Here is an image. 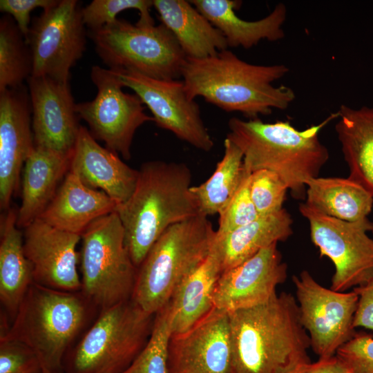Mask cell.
I'll return each mask as SVG.
<instances>
[{
  "label": "cell",
  "mask_w": 373,
  "mask_h": 373,
  "mask_svg": "<svg viewBox=\"0 0 373 373\" xmlns=\"http://www.w3.org/2000/svg\"><path fill=\"white\" fill-rule=\"evenodd\" d=\"M228 314L232 373H296L311 363L309 338L291 294Z\"/></svg>",
  "instance_id": "obj_1"
},
{
  "label": "cell",
  "mask_w": 373,
  "mask_h": 373,
  "mask_svg": "<svg viewBox=\"0 0 373 373\" xmlns=\"http://www.w3.org/2000/svg\"><path fill=\"white\" fill-rule=\"evenodd\" d=\"M289 70L284 64L246 62L227 49L205 58L186 57L181 77L191 99L202 97L223 111L255 119L273 108L285 110L294 102L291 88L273 84Z\"/></svg>",
  "instance_id": "obj_2"
},
{
  "label": "cell",
  "mask_w": 373,
  "mask_h": 373,
  "mask_svg": "<svg viewBox=\"0 0 373 373\" xmlns=\"http://www.w3.org/2000/svg\"><path fill=\"white\" fill-rule=\"evenodd\" d=\"M191 178L184 163L144 162L133 193L117 205L115 211L124 229L125 244L137 269L169 227L200 214L191 191Z\"/></svg>",
  "instance_id": "obj_3"
},
{
  "label": "cell",
  "mask_w": 373,
  "mask_h": 373,
  "mask_svg": "<svg viewBox=\"0 0 373 373\" xmlns=\"http://www.w3.org/2000/svg\"><path fill=\"white\" fill-rule=\"evenodd\" d=\"M332 113L318 124L296 129L288 121L263 122L258 118L231 117L227 138L242 152L244 168L253 173L265 169L278 175L293 198L306 197V184L318 176L329 159V151L319 132L332 119Z\"/></svg>",
  "instance_id": "obj_4"
},
{
  "label": "cell",
  "mask_w": 373,
  "mask_h": 373,
  "mask_svg": "<svg viewBox=\"0 0 373 373\" xmlns=\"http://www.w3.org/2000/svg\"><path fill=\"white\" fill-rule=\"evenodd\" d=\"M90 305L82 291H60L33 283L12 325L1 326L0 338L26 344L39 357L42 373H56L84 327Z\"/></svg>",
  "instance_id": "obj_5"
},
{
  "label": "cell",
  "mask_w": 373,
  "mask_h": 373,
  "mask_svg": "<svg viewBox=\"0 0 373 373\" xmlns=\"http://www.w3.org/2000/svg\"><path fill=\"white\" fill-rule=\"evenodd\" d=\"M216 231L198 214L169 227L138 267L132 300L155 315L171 300L178 285L209 255Z\"/></svg>",
  "instance_id": "obj_6"
},
{
  "label": "cell",
  "mask_w": 373,
  "mask_h": 373,
  "mask_svg": "<svg viewBox=\"0 0 373 373\" xmlns=\"http://www.w3.org/2000/svg\"><path fill=\"white\" fill-rule=\"evenodd\" d=\"M88 36L110 69L133 70L162 80L181 77L186 56L162 23L133 24L117 18L99 29L88 30Z\"/></svg>",
  "instance_id": "obj_7"
},
{
  "label": "cell",
  "mask_w": 373,
  "mask_h": 373,
  "mask_svg": "<svg viewBox=\"0 0 373 373\" xmlns=\"http://www.w3.org/2000/svg\"><path fill=\"white\" fill-rule=\"evenodd\" d=\"M81 236V291L85 297L102 309L131 299L138 269L117 213L97 218Z\"/></svg>",
  "instance_id": "obj_8"
},
{
  "label": "cell",
  "mask_w": 373,
  "mask_h": 373,
  "mask_svg": "<svg viewBox=\"0 0 373 373\" xmlns=\"http://www.w3.org/2000/svg\"><path fill=\"white\" fill-rule=\"evenodd\" d=\"M152 314L132 298L102 312L75 346L73 373H122L136 358L151 334Z\"/></svg>",
  "instance_id": "obj_9"
},
{
  "label": "cell",
  "mask_w": 373,
  "mask_h": 373,
  "mask_svg": "<svg viewBox=\"0 0 373 373\" xmlns=\"http://www.w3.org/2000/svg\"><path fill=\"white\" fill-rule=\"evenodd\" d=\"M307 220L310 238L320 256L334 266L330 288L345 291L373 276V239L368 234L373 222L368 218L351 222L327 216L305 202L298 207Z\"/></svg>",
  "instance_id": "obj_10"
},
{
  "label": "cell",
  "mask_w": 373,
  "mask_h": 373,
  "mask_svg": "<svg viewBox=\"0 0 373 373\" xmlns=\"http://www.w3.org/2000/svg\"><path fill=\"white\" fill-rule=\"evenodd\" d=\"M77 0H59L35 18L26 39L32 58L31 76L70 82V69L86 50L88 35Z\"/></svg>",
  "instance_id": "obj_11"
},
{
  "label": "cell",
  "mask_w": 373,
  "mask_h": 373,
  "mask_svg": "<svg viewBox=\"0 0 373 373\" xmlns=\"http://www.w3.org/2000/svg\"><path fill=\"white\" fill-rule=\"evenodd\" d=\"M90 78L97 95L91 101L76 104L77 113L88 124L95 140L103 141L106 148L130 160L136 131L145 122L153 121V117L146 114L137 95L122 90L124 86L113 70L93 66Z\"/></svg>",
  "instance_id": "obj_12"
},
{
  "label": "cell",
  "mask_w": 373,
  "mask_h": 373,
  "mask_svg": "<svg viewBox=\"0 0 373 373\" xmlns=\"http://www.w3.org/2000/svg\"><path fill=\"white\" fill-rule=\"evenodd\" d=\"M300 323L319 358L331 357L356 334L354 318L358 295L319 284L306 270L294 276Z\"/></svg>",
  "instance_id": "obj_13"
},
{
  "label": "cell",
  "mask_w": 373,
  "mask_h": 373,
  "mask_svg": "<svg viewBox=\"0 0 373 373\" xmlns=\"http://www.w3.org/2000/svg\"><path fill=\"white\" fill-rule=\"evenodd\" d=\"M111 70L123 86L133 90L147 106L157 126L198 149L205 152L212 149L214 143L199 105L188 95L182 80L157 79L133 70Z\"/></svg>",
  "instance_id": "obj_14"
},
{
  "label": "cell",
  "mask_w": 373,
  "mask_h": 373,
  "mask_svg": "<svg viewBox=\"0 0 373 373\" xmlns=\"http://www.w3.org/2000/svg\"><path fill=\"white\" fill-rule=\"evenodd\" d=\"M169 373H232L228 312L213 307L169 344Z\"/></svg>",
  "instance_id": "obj_15"
},
{
  "label": "cell",
  "mask_w": 373,
  "mask_h": 373,
  "mask_svg": "<svg viewBox=\"0 0 373 373\" xmlns=\"http://www.w3.org/2000/svg\"><path fill=\"white\" fill-rule=\"evenodd\" d=\"M81 238L80 235L57 229L39 218L26 227L23 249L32 266L34 283L60 291H81L77 251Z\"/></svg>",
  "instance_id": "obj_16"
},
{
  "label": "cell",
  "mask_w": 373,
  "mask_h": 373,
  "mask_svg": "<svg viewBox=\"0 0 373 373\" xmlns=\"http://www.w3.org/2000/svg\"><path fill=\"white\" fill-rule=\"evenodd\" d=\"M274 243L223 271L213 293L214 307L228 313L269 300L287 277V265Z\"/></svg>",
  "instance_id": "obj_17"
},
{
  "label": "cell",
  "mask_w": 373,
  "mask_h": 373,
  "mask_svg": "<svg viewBox=\"0 0 373 373\" xmlns=\"http://www.w3.org/2000/svg\"><path fill=\"white\" fill-rule=\"evenodd\" d=\"M27 82L35 146L71 155L81 125L70 82L35 76Z\"/></svg>",
  "instance_id": "obj_18"
},
{
  "label": "cell",
  "mask_w": 373,
  "mask_h": 373,
  "mask_svg": "<svg viewBox=\"0 0 373 373\" xmlns=\"http://www.w3.org/2000/svg\"><path fill=\"white\" fill-rule=\"evenodd\" d=\"M28 88L0 92V207L7 211L23 163L35 147Z\"/></svg>",
  "instance_id": "obj_19"
},
{
  "label": "cell",
  "mask_w": 373,
  "mask_h": 373,
  "mask_svg": "<svg viewBox=\"0 0 373 373\" xmlns=\"http://www.w3.org/2000/svg\"><path fill=\"white\" fill-rule=\"evenodd\" d=\"M69 170L86 186L102 190L117 204L131 197L138 177V170L125 164L116 153L99 145L83 126L79 127Z\"/></svg>",
  "instance_id": "obj_20"
},
{
  "label": "cell",
  "mask_w": 373,
  "mask_h": 373,
  "mask_svg": "<svg viewBox=\"0 0 373 373\" xmlns=\"http://www.w3.org/2000/svg\"><path fill=\"white\" fill-rule=\"evenodd\" d=\"M117 205L106 193L86 186L69 170L39 218L57 229L82 236L90 223L114 212Z\"/></svg>",
  "instance_id": "obj_21"
},
{
  "label": "cell",
  "mask_w": 373,
  "mask_h": 373,
  "mask_svg": "<svg viewBox=\"0 0 373 373\" xmlns=\"http://www.w3.org/2000/svg\"><path fill=\"white\" fill-rule=\"evenodd\" d=\"M190 2L224 36L228 47L248 49L261 40L276 41L285 37L283 26L287 7L278 3L265 17L254 21L238 17L235 10L242 1L235 0H192Z\"/></svg>",
  "instance_id": "obj_22"
},
{
  "label": "cell",
  "mask_w": 373,
  "mask_h": 373,
  "mask_svg": "<svg viewBox=\"0 0 373 373\" xmlns=\"http://www.w3.org/2000/svg\"><path fill=\"white\" fill-rule=\"evenodd\" d=\"M153 4L186 57L205 58L227 49L223 34L190 1L153 0Z\"/></svg>",
  "instance_id": "obj_23"
},
{
  "label": "cell",
  "mask_w": 373,
  "mask_h": 373,
  "mask_svg": "<svg viewBox=\"0 0 373 373\" xmlns=\"http://www.w3.org/2000/svg\"><path fill=\"white\" fill-rule=\"evenodd\" d=\"M71 155L35 146L25 162L22 201L17 224L25 228L39 218L54 198L58 183L69 171Z\"/></svg>",
  "instance_id": "obj_24"
},
{
  "label": "cell",
  "mask_w": 373,
  "mask_h": 373,
  "mask_svg": "<svg viewBox=\"0 0 373 373\" xmlns=\"http://www.w3.org/2000/svg\"><path fill=\"white\" fill-rule=\"evenodd\" d=\"M213 246L206 259L178 285L169 302L173 335L186 332L213 307V293L222 274Z\"/></svg>",
  "instance_id": "obj_25"
},
{
  "label": "cell",
  "mask_w": 373,
  "mask_h": 373,
  "mask_svg": "<svg viewBox=\"0 0 373 373\" xmlns=\"http://www.w3.org/2000/svg\"><path fill=\"white\" fill-rule=\"evenodd\" d=\"M293 220L283 209L258 216L254 221L222 236H216L213 246L220 256L222 272L247 260L274 243L287 240L293 233Z\"/></svg>",
  "instance_id": "obj_26"
},
{
  "label": "cell",
  "mask_w": 373,
  "mask_h": 373,
  "mask_svg": "<svg viewBox=\"0 0 373 373\" xmlns=\"http://www.w3.org/2000/svg\"><path fill=\"white\" fill-rule=\"evenodd\" d=\"M335 131L349 170V178L373 196V107L342 104Z\"/></svg>",
  "instance_id": "obj_27"
},
{
  "label": "cell",
  "mask_w": 373,
  "mask_h": 373,
  "mask_svg": "<svg viewBox=\"0 0 373 373\" xmlns=\"http://www.w3.org/2000/svg\"><path fill=\"white\" fill-rule=\"evenodd\" d=\"M17 211L7 210L1 222L0 300L15 317L34 283L32 266L23 249V234L17 224Z\"/></svg>",
  "instance_id": "obj_28"
},
{
  "label": "cell",
  "mask_w": 373,
  "mask_h": 373,
  "mask_svg": "<svg viewBox=\"0 0 373 373\" xmlns=\"http://www.w3.org/2000/svg\"><path fill=\"white\" fill-rule=\"evenodd\" d=\"M306 186L305 202L327 216L354 222L368 218L372 211V195L349 178L318 176Z\"/></svg>",
  "instance_id": "obj_29"
},
{
  "label": "cell",
  "mask_w": 373,
  "mask_h": 373,
  "mask_svg": "<svg viewBox=\"0 0 373 373\" xmlns=\"http://www.w3.org/2000/svg\"><path fill=\"white\" fill-rule=\"evenodd\" d=\"M245 173L242 152L226 137L223 157L213 174L204 182L191 187L199 213L207 217L218 214L236 192Z\"/></svg>",
  "instance_id": "obj_30"
},
{
  "label": "cell",
  "mask_w": 373,
  "mask_h": 373,
  "mask_svg": "<svg viewBox=\"0 0 373 373\" xmlns=\"http://www.w3.org/2000/svg\"><path fill=\"white\" fill-rule=\"evenodd\" d=\"M32 73L30 47L15 20L5 15L0 19V92L23 85Z\"/></svg>",
  "instance_id": "obj_31"
},
{
  "label": "cell",
  "mask_w": 373,
  "mask_h": 373,
  "mask_svg": "<svg viewBox=\"0 0 373 373\" xmlns=\"http://www.w3.org/2000/svg\"><path fill=\"white\" fill-rule=\"evenodd\" d=\"M173 335L169 303L154 315L149 338L122 373H169V344Z\"/></svg>",
  "instance_id": "obj_32"
},
{
  "label": "cell",
  "mask_w": 373,
  "mask_h": 373,
  "mask_svg": "<svg viewBox=\"0 0 373 373\" xmlns=\"http://www.w3.org/2000/svg\"><path fill=\"white\" fill-rule=\"evenodd\" d=\"M151 7H153L151 0H93L82 8L83 21L88 30H97L114 22L122 11L135 9L140 13L137 23L155 24L150 15Z\"/></svg>",
  "instance_id": "obj_33"
},
{
  "label": "cell",
  "mask_w": 373,
  "mask_h": 373,
  "mask_svg": "<svg viewBox=\"0 0 373 373\" xmlns=\"http://www.w3.org/2000/svg\"><path fill=\"white\" fill-rule=\"evenodd\" d=\"M249 190L259 216L280 211L289 189L276 173L261 169L251 173Z\"/></svg>",
  "instance_id": "obj_34"
},
{
  "label": "cell",
  "mask_w": 373,
  "mask_h": 373,
  "mask_svg": "<svg viewBox=\"0 0 373 373\" xmlns=\"http://www.w3.org/2000/svg\"><path fill=\"white\" fill-rule=\"evenodd\" d=\"M251 174V172L245 169V175L236 192L218 213V227L216 231L218 236L229 233L259 216L250 195Z\"/></svg>",
  "instance_id": "obj_35"
},
{
  "label": "cell",
  "mask_w": 373,
  "mask_h": 373,
  "mask_svg": "<svg viewBox=\"0 0 373 373\" xmlns=\"http://www.w3.org/2000/svg\"><path fill=\"white\" fill-rule=\"evenodd\" d=\"M0 373H42L37 354L26 344L0 338Z\"/></svg>",
  "instance_id": "obj_36"
},
{
  "label": "cell",
  "mask_w": 373,
  "mask_h": 373,
  "mask_svg": "<svg viewBox=\"0 0 373 373\" xmlns=\"http://www.w3.org/2000/svg\"><path fill=\"white\" fill-rule=\"evenodd\" d=\"M350 373H373V336L366 333L355 335L336 352Z\"/></svg>",
  "instance_id": "obj_37"
},
{
  "label": "cell",
  "mask_w": 373,
  "mask_h": 373,
  "mask_svg": "<svg viewBox=\"0 0 373 373\" xmlns=\"http://www.w3.org/2000/svg\"><path fill=\"white\" fill-rule=\"evenodd\" d=\"M59 0H1L0 10L15 21L26 41L30 31V12L37 8L43 10L55 5Z\"/></svg>",
  "instance_id": "obj_38"
},
{
  "label": "cell",
  "mask_w": 373,
  "mask_h": 373,
  "mask_svg": "<svg viewBox=\"0 0 373 373\" xmlns=\"http://www.w3.org/2000/svg\"><path fill=\"white\" fill-rule=\"evenodd\" d=\"M353 290L358 298L354 318V328L373 329V276Z\"/></svg>",
  "instance_id": "obj_39"
},
{
  "label": "cell",
  "mask_w": 373,
  "mask_h": 373,
  "mask_svg": "<svg viewBox=\"0 0 373 373\" xmlns=\"http://www.w3.org/2000/svg\"><path fill=\"white\" fill-rule=\"evenodd\" d=\"M303 373H350L344 362L336 354L309 363Z\"/></svg>",
  "instance_id": "obj_40"
},
{
  "label": "cell",
  "mask_w": 373,
  "mask_h": 373,
  "mask_svg": "<svg viewBox=\"0 0 373 373\" xmlns=\"http://www.w3.org/2000/svg\"><path fill=\"white\" fill-rule=\"evenodd\" d=\"M305 368H304V369H305ZM304 369H303V370H300L299 372H296V373H303V372Z\"/></svg>",
  "instance_id": "obj_41"
},
{
  "label": "cell",
  "mask_w": 373,
  "mask_h": 373,
  "mask_svg": "<svg viewBox=\"0 0 373 373\" xmlns=\"http://www.w3.org/2000/svg\"><path fill=\"white\" fill-rule=\"evenodd\" d=\"M371 232H372V233H373V224H372V227Z\"/></svg>",
  "instance_id": "obj_42"
}]
</instances>
